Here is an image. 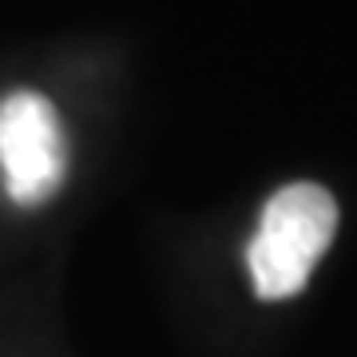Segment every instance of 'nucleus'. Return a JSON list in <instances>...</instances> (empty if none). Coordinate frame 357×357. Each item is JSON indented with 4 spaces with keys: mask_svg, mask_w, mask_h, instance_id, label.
<instances>
[{
    "mask_svg": "<svg viewBox=\"0 0 357 357\" xmlns=\"http://www.w3.org/2000/svg\"><path fill=\"white\" fill-rule=\"evenodd\" d=\"M337 203L318 183H290L266 203L258 230L246 246L255 294L266 302L294 298L333 243Z\"/></svg>",
    "mask_w": 357,
    "mask_h": 357,
    "instance_id": "f257e3e1",
    "label": "nucleus"
},
{
    "mask_svg": "<svg viewBox=\"0 0 357 357\" xmlns=\"http://www.w3.org/2000/svg\"><path fill=\"white\" fill-rule=\"evenodd\" d=\"M0 171L16 206H40L68 178V139L60 115L40 91L0 100Z\"/></svg>",
    "mask_w": 357,
    "mask_h": 357,
    "instance_id": "f03ea898",
    "label": "nucleus"
}]
</instances>
